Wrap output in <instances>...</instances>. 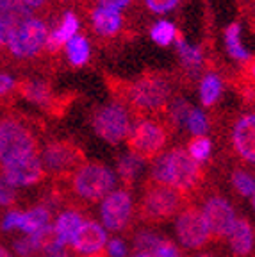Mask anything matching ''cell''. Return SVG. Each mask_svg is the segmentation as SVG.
<instances>
[{"instance_id": "obj_21", "label": "cell", "mask_w": 255, "mask_h": 257, "mask_svg": "<svg viewBox=\"0 0 255 257\" xmlns=\"http://www.w3.org/2000/svg\"><path fill=\"white\" fill-rule=\"evenodd\" d=\"M91 22L93 29L98 36H114L116 32L120 31L121 27V16L118 11H112V9H104V8H96L91 13Z\"/></svg>"}, {"instance_id": "obj_34", "label": "cell", "mask_w": 255, "mask_h": 257, "mask_svg": "<svg viewBox=\"0 0 255 257\" xmlns=\"http://www.w3.org/2000/svg\"><path fill=\"white\" fill-rule=\"evenodd\" d=\"M18 200V193L11 182L6 181L4 175H0V209L13 207Z\"/></svg>"}, {"instance_id": "obj_47", "label": "cell", "mask_w": 255, "mask_h": 257, "mask_svg": "<svg viewBox=\"0 0 255 257\" xmlns=\"http://www.w3.org/2000/svg\"><path fill=\"white\" fill-rule=\"evenodd\" d=\"M73 2H77V0H61V4H73Z\"/></svg>"}, {"instance_id": "obj_33", "label": "cell", "mask_w": 255, "mask_h": 257, "mask_svg": "<svg viewBox=\"0 0 255 257\" xmlns=\"http://www.w3.org/2000/svg\"><path fill=\"white\" fill-rule=\"evenodd\" d=\"M186 125H188V128L195 134V136H203L209 128L207 116H205L200 109H191L188 120H186Z\"/></svg>"}, {"instance_id": "obj_41", "label": "cell", "mask_w": 255, "mask_h": 257, "mask_svg": "<svg viewBox=\"0 0 255 257\" xmlns=\"http://www.w3.org/2000/svg\"><path fill=\"white\" fill-rule=\"evenodd\" d=\"M25 4L29 6V9H40L47 4V0H25Z\"/></svg>"}, {"instance_id": "obj_32", "label": "cell", "mask_w": 255, "mask_h": 257, "mask_svg": "<svg viewBox=\"0 0 255 257\" xmlns=\"http://www.w3.org/2000/svg\"><path fill=\"white\" fill-rule=\"evenodd\" d=\"M191 109H193L191 105H189L186 100H182V98H177V100H173V104L168 107V116H170V121H172L173 125L186 123V120H188Z\"/></svg>"}, {"instance_id": "obj_28", "label": "cell", "mask_w": 255, "mask_h": 257, "mask_svg": "<svg viewBox=\"0 0 255 257\" xmlns=\"http://www.w3.org/2000/svg\"><path fill=\"white\" fill-rule=\"evenodd\" d=\"M163 237L159 234L152 232V230H140L134 236V246L136 252H156L157 246L163 243Z\"/></svg>"}, {"instance_id": "obj_30", "label": "cell", "mask_w": 255, "mask_h": 257, "mask_svg": "<svg viewBox=\"0 0 255 257\" xmlns=\"http://www.w3.org/2000/svg\"><path fill=\"white\" fill-rule=\"evenodd\" d=\"M152 40L156 41L157 45H161V47H166V45L172 43V40L177 36V31H175V25L172 24V22H157L154 27H152Z\"/></svg>"}, {"instance_id": "obj_42", "label": "cell", "mask_w": 255, "mask_h": 257, "mask_svg": "<svg viewBox=\"0 0 255 257\" xmlns=\"http://www.w3.org/2000/svg\"><path fill=\"white\" fill-rule=\"evenodd\" d=\"M132 257H156L152 252H134Z\"/></svg>"}, {"instance_id": "obj_15", "label": "cell", "mask_w": 255, "mask_h": 257, "mask_svg": "<svg viewBox=\"0 0 255 257\" xmlns=\"http://www.w3.org/2000/svg\"><path fill=\"white\" fill-rule=\"evenodd\" d=\"M105 245H107V232L95 220L82 221L80 229L77 230L75 237L72 241L73 250L77 253H86V255L104 252Z\"/></svg>"}, {"instance_id": "obj_48", "label": "cell", "mask_w": 255, "mask_h": 257, "mask_svg": "<svg viewBox=\"0 0 255 257\" xmlns=\"http://www.w3.org/2000/svg\"><path fill=\"white\" fill-rule=\"evenodd\" d=\"M45 257H64V255H45Z\"/></svg>"}, {"instance_id": "obj_46", "label": "cell", "mask_w": 255, "mask_h": 257, "mask_svg": "<svg viewBox=\"0 0 255 257\" xmlns=\"http://www.w3.org/2000/svg\"><path fill=\"white\" fill-rule=\"evenodd\" d=\"M88 257H107L104 252H98V253H93V255H88Z\"/></svg>"}, {"instance_id": "obj_37", "label": "cell", "mask_w": 255, "mask_h": 257, "mask_svg": "<svg viewBox=\"0 0 255 257\" xmlns=\"http://www.w3.org/2000/svg\"><path fill=\"white\" fill-rule=\"evenodd\" d=\"M107 252L111 257H125L127 255V245L120 237H114L107 243Z\"/></svg>"}, {"instance_id": "obj_9", "label": "cell", "mask_w": 255, "mask_h": 257, "mask_svg": "<svg viewBox=\"0 0 255 257\" xmlns=\"http://www.w3.org/2000/svg\"><path fill=\"white\" fill-rule=\"evenodd\" d=\"M91 125L96 136L111 145H118L120 141L127 140L132 127L127 109L120 102L102 105L96 109L91 118Z\"/></svg>"}, {"instance_id": "obj_38", "label": "cell", "mask_w": 255, "mask_h": 257, "mask_svg": "<svg viewBox=\"0 0 255 257\" xmlns=\"http://www.w3.org/2000/svg\"><path fill=\"white\" fill-rule=\"evenodd\" d=\"M154 255L156 257H180V252H179V248L173 245L172 241L164 239L163 243L157 246V250L154 252Z\"/></svg>"}, {"instance_id": "obj_31", "label": "cell", "mask_w": 255, "mask_h": 257, "mask_svg": "<svg viewBox=\"0 0 255 257\" xmlns=\"http://www.w3.org/2000/svg\"><path fill=\"white\" fill-rule=\"evenodd\" d=\"M177 47H179V52L180 56H182V61L186 66H189V68H196L200 63H202V50L196 47H191V45H188L186 41H184L182 36H177Z\"/></svg>"}, {"instance_id": "obj_24", "label": "cell", "mask_w": 255, "mask_h": 257, "mask_svg": "<svg viewBox=\"0 0 255 257\" xmlns=\"http://www.w3.org/2000/svg\"><path fill=\"white\" fill-rule=\"evenodd\" d=\"M68 59L73 66H84L89 59V43L88 40L80 34H75L72 40L66 43Z\"/></svg>"}, {"instance_id": "obj_17", "label": "cell", "mask_w": 255, "mask_h": 257, "mask_svg": "<svg viewBox=\"0 0 255 257\" xmlns=\"http://www.w3.org/2000/svg\"><path fill=\"white\" fill-rule=\"evenodd\" d=\"M15 91H16V95H20L22 98L40 105V107L47 109V111L52 109L54 102H56V98H57V96H54L50 84L45 82V80H34V79L16 80Z\"/></svg>"}, {"instance_id": "obj_39", "label": "cell", "mask_w": 255, "mask_h": 257, "mask_svg": "<svg viewBox=\"0 0 255 257\" xmlns=\"http://www.w3.org/2000/svg\"><path fill=\"white\" fill-rule=\"evenodd\" d=\"M15 86H16V80L11 75L0 73V98H4L11 91H15Z\"/></svg>"}, {"instance_id": "obj_18", "label": "cell", "mask_w": 255, "mask_h": 257, "mask_svg": "<svg viewBox=\"0 0 255 257\" xmlns=\"http://www.w3.org/2000/svg\"><path fill=\"white\" fill-rule=\"evenodd\" d=\"M227 239L235 257H246L255 246V230L246 218H237Z\"/></svg>"}, {"instance_id": "obj_14", "label": "cell", "mask_w": 255, "mask_h": 257, "mask_svg": "<svg viewBox=\"0 0 255 257\" xmlns=\"http://www.w3.org/2000/svg\"><path fill=\"white\" fill-rule=\"evenodd\" d=\"M2 175L6 177V181L11 182L15 188H18V186L40 184L47 175V172H45L43 161L38 154V156H31L27 159L18 161L15 165H9L8 168H4Z\"/></svg>"}, {"instance_id": "obj_16", "label": "cell", "mask_w": 255, "mask_h": 257, "mask_svg": "<svg viewBox=\"0 0 255 257\" xmlns=\"http://www.w3.org/2000/svg\"><path fill=\"white\" fill-rule=\"evenodd\" d=\"M232 145L241 159L255 165V112L244 114L235 121L232 131Z\"/></svg>"}, {"instance_id": "obj_40", "label": "cell", "mask_w": 255, "mask_h": 257, "mask_svg": "<svg viewBox=\"0 0 255 257\" xmlns=\"http://www.w3.org/2000/svg\"><path fill=\"white\" fill-rule=\"evenodd\" d=\"M100 8L104 9H112V11H120V9L127 8L132 0H98Z\"/></svg>"}, {"instance_id": "obj_4", "label": "cell", "mask_w": 255, "mask_h": 257, "mask_svg": "<svg viewBox=\"0 0 255 257\" xmlns=\"http://www.w3.org/2000/svg\"><path fill=\"white\" fill-rule=\"evenodd\" d=\"M170 82L159 73H145L129 84L127 98L136 112H157L164 109L170 100Z\"/></svg>"}, {"instance_id": "obj_49", "label": "cell", "mask_w": 255, "mask_h": 257, "mask_svg": "<svg viewBox=\"0 0 255 257\" xmlns=\"http://www.w3.org/2000/svg\"><path fill=\"white\" fill-rule=\"evenodd\" d=\"M253 209H255V195H253Z\"/></svg>"}, {"instance_id": "obj_27", "label": "cell", "mask_w": 255, "mask_h": 257, "mask_svg": "<svg viewBox=\"0 0 255 257\" xmlns=\"http://www.w3.org/2000/svg\"><path fill=\"white\" fill-rule=\"evenodd\" d=\"M232 186L241 197H251L255 195V177L244 170H235L232 173Z\"/></svg>"}, {"instance_id": "obj_13", "label": "cell", "mask_w": 255, "mask_h": 257, "mask_svg": "<svg viewBox=\"0 0 255 257\" xmlns=\"http://www.w3.org/2000/svg\"><path fill=\"white\" fill-rule=\"evenodd\" d=\"M47 225H50V207L43 204L34 205L27 211H9L2 220V229L4 230L18 229L25 232V236L38 232Z\"/></svg>"}, {"instance_id": "obj_19", "label": "cell", "mask_w": 255, "mask_h": 257, "mask_svg": "<svg viewBox=\"0 0 255 257\" xmlns=\"http://www.w3.org/2000/svg\"><path fill=\"white\" fill-rule=\"evenodd\" d=\"M77 29H79V20H77V16L73 11H66L63 16V20H61V25L52 32V34H48L47 38V43H45V50H47L50 56L57 54L68 41L72 40L73 36L77 34Z\"/></svg>"}, {"instance_id": "obj_11", "label": "cell", "mask_w": 255, "mask_h": 257, "mask_svg": "<svg viewBox=\"0 0 255 257\" xmlns=\"http://www.w3.org/2000/svg\"><path fill=\"white\" fill-rule=\"evenodd\" d=\"M132 211H134V204L127 189L111 191L100 205V216H102L104 229L112 230V232L123 230L131 221Z\"/></svg>"}, {"instance_id": "obj_26", "label": "cell", "mask_w": 255, "mask_h": 257, "mask_svg": "<svg viewBox=\"0 0 255 257\" xmlns=\"http://www.w3.org/2000/svg\"><path fill=\"white\" fill-rule=\"evenodd\" d=\"M225 41H227V50L234 59H246L248 52L241 47V27L239 24H230L225 32Z\"/></svg>"}, {"instance_id": "obj_8", "label": "cell", "mask_w": 255, "mask_h": 257, "mask_svg": "<svg viewBox=\"0 0 255 257\" xmlns=\"http://www.w3.org/2000/svg\"><path fill=\"white\" fill-rule=\"evenodd\" d=\"M45 172L54 173L56 177H70L86 163V154L79 145L70 140L48 141L43 149Z\"/></svg>"}, {"instance_id": "obj_10", "label": "cell", "mask_w": 255, "mask_h": 257, "mask_svg": "<svg viewBox=\"0 0 255 257\" xmlns=\"http://www.w3.org/2000/svg\"><path fill=\"white\" fill-rule=\"evenodd\" d=\"M175 232L184 248L198 250L203 248L211 241V230L205 221L202 209L196 205H186L177 214Z\"/></svg>"}, {"instance_id": "obj_36", "label": "cell", "mask_w": 255, "mask_h": 257, "mask_svg": "<svg viewBox=\"0 0 255 257\" xmlns=\"http://www.w3.org/2000/svg\"><path fill=\"white\" fill-rule=\"evenodd\" d=\"M145 4L152 13H168L179 4V0H145Z\"/></svg>"}, {"instance_id": "obj_3", "label": "cell", "mask_w": 255, "mask_h": 257, "mask_svg": "<svg viewBox=\"0 0 255 257\" xmlns=\"http://www.w3.org/2000/svg\"><path fill=\"white\" fill-rule=\"evenodd\" d=\"M186 200L188 198L177 189L148 182L138 205V214L140 220L148 225L164 223L186 207Z\"/></svg>"}, {"instance_id": "obj_2", "label": "cell", "mask_w": 255, "mask_h": 257, "mask_svg": "<svg viewBox=\"0 0 255 257\" xmlns=\"http://www.w3.org/2000/svg\"><path fill=\"white\" fill-rule=\"evenodd\" d=\"M40 154V141L32 125L16 114H0V168Z\"/></svg>"}, {"instance_id": "obj_23", "label": "cell", "mask_w": 255, "mask_h": 257, "mask_svg": "<svg viewBox=\"0 0 255 257\" xmlns=\"http://www.w3.org/2000/svg\"><path fill=\"white\" fill-rule=\"evenodd\" d=\"M221 89H223V82L216 73H207V75L202 79V84H200V98H202V104L205 107H211L218 102L219 95H221Z\"/></svg>"}, {"instance_id": "obj_43", "label": "cell", "mask_w": 255, "mask_h": 257, "mask_svg": "<svg viewBox=\"0 0 255 257\" xmlns=\"http://www.w3.org/2000/svg\"><path fill=\"white\" fill-rule=\"evenodd\" d=\"M0 257H13L11 252H9L8 248H4V246L0 245Z\"/></svg>"}, {"instance_id": "obj_1", "label": "cell", "mask_w": 255, "mask_h": 257, "mask_svg": "<svg viewBox=\"0 0 255 257\" xmlns=\"http://www.w3.org/2000/svg\"><path fill=\"white\" fill-rule=\"evenodd\" d=\"M203 168L186 149H172L161 154L150 168V182L177 189L188 198L203 184Z\"/></svg>"}, {"instance_id": "obj_20", "label": "cell", "mask_w": 255, "mask_h": 257, "mask_svg": "<svg viewBox=\"0 0 255 257\" xmlns=\"http://www.w3.org/2000/svg\"><path fill=\"white\" fill-rule=\"evenodd\" d=\"M82 221H84L82 216H80L77 211H73V209H68V211L61 213L59 216H57L56 223L52 225L57 243L63 246L72 245L73 237H75L77 230L80 229Z\"/></svg>"}, {"instance_id": "obj_12", "label": "cell", "mask_w": 255, "mask_h": 257, "mask_svg": "<svg viewBox=\"0 0 255 257\" xmlns=\"http://www.w3.org/2000/svg\"><path fill=\"white\" fill-rule=\"evenodd\" d=\"M202 213L209 225L211 237H214V239H225L230 234L235 220H237L230 202L221 195H212L203 202Z\"/></svg>"}, {"instance_id": "obj_7", "label": "cell", "mask_w": 255, "mask_h": 257, "mask_svg": "<svg viewBox=\"0 0 255 257\" xmlns=\"http://www.w3.org/2000/svg\"><path fill=\"white\" fill-rule=\"evenodd\" d=\"M48 27L41 18H27L13 32L8 43V52L15 61H31L45 50Z\"/></svg>"}, {"instance_id": "obj_45", "label": "cell", "mask_w": 255, "mask_h": 257, "mask_svg": "<svg viewBox=\"0 0 255 257\" xmlns=\"http://www.w3.org/2000/svg\"><path fill=\"white\" fill-rule=\"evenodd\" d=\"M250 73H251V77L255 79V63H251V66H250Z\"/></svg>"}, {"instance_id": "obj_29", "label": "cell", "mask_w": 255, "mask_h": 257, "mask_svg": "<svg viewBox=\"0 0 255 257\" xmlns=\"http://www.w3.org/2000/svg\"><path fill=\"white\" fill-rule=\"evenodd\" d=\"M211 150H212V143L207 136H195L189 141V147H188L189 156H191L196 163H200V165H202L203 161L209 159Z\"/></svg>"}, {"instance_id": "obj_22", "label": "cell", "mask_w": 255, "mask_h": 257, "mask_svg": "<svg viewBox=\"0 0 255 257\" xmlns=\"http://www.w3.org/2000/svg\"><path fill=\"white\" fill-rule=\"evenodd\" d=\"M29 18H31V16H29ZM24 20H27L25 16L16 15V13L6 9L4 6H0V52H2V48L8 47L15 29Z\"/></svg>"}, {"instance_id": "obj_6", "label": "cell", "mask_w": 255, "mask_h": 257, "mask_svg": "<svg viewBox=\"0 0 255 257\" xmlns=\"http://www.w3.org/2000/svg\"><path fill=\"white\" fill-rule=\"evenodd\" d=\"M166 141V127L154 118H143L131 127V133L127 136V147L131 156L145 163V161H156L163 154Z\"/></svg>"}, {"instance_id": "obj_25", "label": "cell", "mask_w": 255, "mask_h": 257, "mask_svg": "<svg viewBox=\"0 0 255 257\" xmlns=\"http://www.w3.org/2000/svg\"><path fill=\"white\" fill-rule=\"evenodd\" d=\"M141 168H143V161H140L138 157L134 156H123L120 157V161H118V177H120L121 184L125 186V188H131L132 184H134L136 177H138V173L141 172Z\"/></svg>"}, {"instance_id": "obj_44", "label": "cell", "mask_w": 255, "mask_h": 257, "mask_svg": "<svg viewBox=\"0 0 255 257\" xmlns=\"http://www.w3.org/2000/svg\"><path fill=\"white\" fill-rule=\"evenodd\" d=\"M193 257H216V255H212V253H207V252H202V253H196V255H193Z\"/></svg>"}, {"instance_id": "obj_35", "label": "cell", "mask_w": 255, "mask_h": 257, "mask_svg": "<svg viewBox=\"0 0 255 257\" xmlns=\"http://www.w3.org/2000/svg\"><path fill=\"white\" fill-rule=\"evenodd\" d=\"M13 246H15V252L22 257H29V255H32V253L38 252L36 246H34V243H32V239L29 236L22 237V239H16Z\"/></svg>"}, {"instance_id": "obj_5", "label": "cell", "mask_w": 255, "mask_h": 257, "mask_svg": "<svg viewBox=\"0 0 255 257\" xmlns=\"http://www.w3.org/2000/svg\"><path fill=\"white\" fill-rule=\"evenodd\" d=\"M116 177L109 166L102 163H84L72 175V189L75 197L84 202H98L112 191Z\"/></svg>"}]
</instances>
